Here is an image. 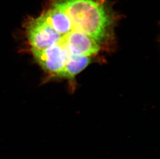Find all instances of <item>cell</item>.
<instances>
[{
	"label": "cell",
	"mask_w": 160,
	"mask_h": 159,
	"mask_svg": "<svg viewBox=\"0 0 160 159\" xmlns=\"http://www.w3.org/2000/svg\"><path fill=\"white\" fill-rule=\"evenodd\" d=\"M26 32L31 51L42 50L60 42L62 36L46 21L42 16L29 18Z\"/></svg>",
	"instance_id": "obj_1"
},
{
	"label": "cell",
	"mask_w": 160,
	"mask_h": 159,
	"mask_svg": "<svg viewBox=\"0 0 160 159\" xmlns=\"http://www.w3.org/2000/svg\"><path fill=\"white\" fill-rule=\"evenodd\" d=\"M38 63L45 71L59 77L67 62L68 53L58 44L42 50L31 51Z\"/></svg>",
	"instance_id": "obj_2"
},
{
	"label": "cell",
	"mask_w": 160,
	"mask_h": 159,
	"mask_svg": "<svg viewBox=\"0 0 160 159\" xmlns=\"http://www.w3.org/2000/svg\"><path fill=\"white\" fill-rule=\"evenodd\" d=\"M69 54L90 56L100 51V46L95 39L83 32L74 31L62 37L59 43Z\"/></svg>",
	"instance_id": "obj_3"
},
{
	"label": "cell",
	"mask_w": 160,
	"mask_h": 159,
	"mask_svg": "<svg viewBox=\"0 0 160 159\" xmlns=\"http://www.w3.org/2000/svg\"><path fill=\"white\" fill-rule=\"evenodd\" d=\"M90 56L68 53L65 66L59 77L72 79L85 69L90 64Z\"/></svg>",
	"instance_id": "obj_4"
}]
</instances>
